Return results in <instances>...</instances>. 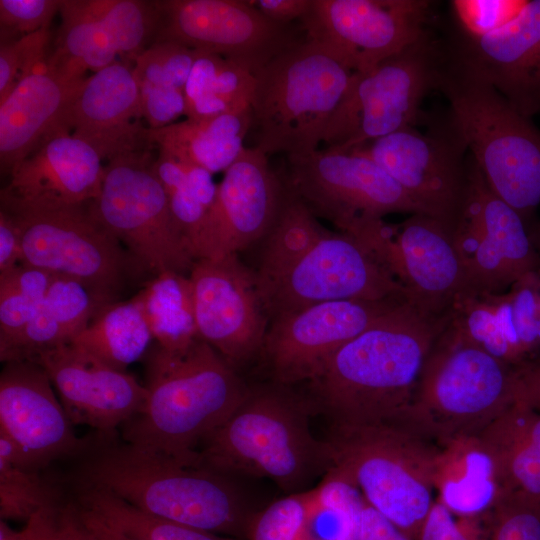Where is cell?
Here are the masks:
<instances>
[{
  "label": "cell",
  "mask_w": 540,
  "mask_h": 540,
  "mask_svg": "<svg viewBox=\"0 0 540 540\" xmlns=\"http://www.w3.org/2000/svg\"><path fill=\"white\" fill-rule=\"evenodd\" d=\"M450 317L451 311L435 314L412 301L398 305L339 348L308 382L313 411L337 425L400 418Z\"/></svg>",
  "instance_id": "obj_1"
},
{
  "label": "cell",
  "mask_w": 540,
  "mask_h": 540,
  "mask_svg": "<svg viewBox=\"0 0 540 540\" xmlns=\"http://www.w3.org/2000/svg\"><path fill=\"white\" fill-rule=\"evenodd\" d=\"M69 482L101 488L152 515L221 535L247 537L252 507L237 477L95 432Z\"/></svg>",
  "instance_id": "obj_2"
},
{
  "label": "cell",
  "mask_w": 540,
  "mask_h": 540,
  "mask_svg": "<svg viewBox=\"0 0 540 540\" xmlns=\"http://www.w3.org/2000/svg\"><path fill=\"white\" fill-rule=\"evenodd\" d=\"M144 359L147 399L122 426L123 440L198 463L202 442L236 409L249 387L201 338L173 350L156 344Z\"/></svg>",
  "instance_id": "obj_3"
},
{
  "label": "cell",
  "mask_w": 540,
  "mask_h": 540,
  "mask_svg": "<svg viewBox=\"0 0 540 540\" xmlns=\"http://www.w3.org/2000/svg\"><path fill=\"white\" fill-rule=\"evenodd\" d=\"M308 399L272 384L250 388L200 445L198 462L234 477L266 478L287 494L307 490L331 466L326 440L314 437Z\"/></svg>",
  "instance_id": "obj_4"
},
{
  "label": "cell",
  "mask_w": 540,
  "mask_h": 540,
  "mask_svg": "<svg viewBox=\"0 0 540 540\" xmlns=\"http://www.w3.org/2000/svg\"><path fill=\"white\" fill-rule=\"evenodd\" d=\"M487 185L530 225L540 207V129L445 45L437 89Z\"/></svg>",
  "instance_id": "obj_5"
},
{
  "label": "cell",
  "mask_w": 540,
  "mask_h": 540,
  "mask_svg": "<svg viewBox=\"0 0 540 540\" xmlns=\"http://www.w3.org/2000/svg\"><path fill=\"white\" fill-rule=\"evenodd\" d=\"M332 471L355 485L365 501L409 540L434 504L439 446L396 418L367 424H331L326 439Z\"/></svg>",
  "instance_id": "obj_6"
},
{
  "label": "cell",
  "mask_w": 540,
  "mask_h": 540,
  "mask_svg": "<svg viewBox=\"0 0 540 540\" xmlns=\"http://www.w3.org/2000/svg\"><path fill=\"white\" fill-rule=\"evenodd\" d=\"M353 73L334 50L307 38L275 56L255 75V147L266 155L318 149Z\"/></svg>",
  "instance_id": "obj_7"
},
{
  "label": "cell",
  "mask_w": 540,
  "mask_h": 540,
  "mask_svg": "<svg viewBox=\"0 0 540 540\" xmlns=\"http://www.w3.org/2000/svg\"><path fill=\"white\" fill-rule=\"evenodd\" d=\"M515 400L514 367L447 326L400 419L442 444L459 435L478 434Z\"/></svg>",
  "instance_id": "obj_8"
},
{
  "label": "cell",
  "mask_w": 540,
  "mask_h": 540,
  "mask_svg": "<svg viewBox=\"0 0 540 540\" xmlns=\"http://www.w3.org/2000/svg\"><path fill=\"white\" fill-rule=\"evenodd\" d=\"M445 44L427 30L400 52L352 74L323 136L325 148L350 151L408 126L437 89Z\"/></svg>",
  "instance_id": "obj_9"
},
{
  "label": "cell",
  "mask_w": 540,
  "mask_h": 540,
  "mask_svg": "<svg viewBox=\"0 0 540 540\" xmlns=\"http://www.w3.org/2000/svg\"><path fill=\"white\" fill-rule=\"evenodd\" d=\"M152 148L108 160L91 208L144 272L152 277L166 271L189 275L196 258L155 174Z\"/></svg>",
  "instance_id": "obj_10"
},
{
  "label": "cell",
  "mask_w": 540,
  "mask_h": 540,
  "mask_svg": "<svg viewBox=\"0 0 540 540\" xmlns=\"http://www.w3.org/2000/svg\"><path fill=\"white\" fill-rule=\"evenodd\" d=\"M10 214L20 230L23 263L81 282L102 305L119 301L144 272L94 215L91 201Z\"/></svg>",
  "instance_id": "obj_11"
},
{
  "label": "cell",
  "mask_w": 540,
  "mask_h": 540,
  "mask_svg": "<svg viewBox=\"0 0 540 540\" xmlns=\"http://www.w3.org/2000/svg\"><path fill=\"white\" fill-rule=\"evenodd\" d=\"M343 233L360 243L412 302L429 312L447 314L459 297L469 294L452 227L439 219L420 213L399 224L363 218Z\"/></svg>",
  "instance_id": "obj_12"
},
{
  "label": "cell",
  "mask_w": 540,
  "mask_h": 540,
  "mask_svg": "<svg viewBox=\"0 0 540 540\" xmlns=\"http://www.w3.org/2000/svg\"><path fill=\"white\" fill-rule=\"evenodd\" d=\"M452 237L471 295L505 292L540 270L528 223L492 192L471 156L467 192Z\"/></svg>",
  "instance_id": "obj_13"
},
{
  "label": "cell",
  "mask_w": 540,
  "mask_h": 540,
  "mask_svg": "<svg viewBox=\"0 0 540 540\" xmlns=\"http://www.w3.org/2000/svg\"><path fill=\"white\" fill-rule=\"evenodd\" d=\"M287 159V191L341 232L363 218L423 214L384 169L358 151L324 148Z\"/></svg>",
  "instance_id": "obj_14"
},
{
  "label": "cell",
  "mask_w": 540,
  "mask_h": 540,
  "mask_svg": "<svg viewBox=\"0 0 540 540\" xmlns=\"http://www.w3.org/2000/svg\"><path fill=\"white\" fill-rule=\"evenodd\" d=\"M259 291L270 320L329 301H411L404 287L360 243L328 230L302 259L260 285Z\"/></svg>",
  "instance_id": "obj_15"
},
{
  "label": "cell",
  "mask_w": 540,
  "mask_h": 540,
  "mask_svg": "<svg viewBox=\"0 0 540 540\" xmlns=\"http://www.w3.org/2000/svg\"><path fill=\"white\" fill-rule=\"evenodd\" d=\"M353 150L384 169L421 213L454 225L467 192L470 155L448 116L426 131L408 126Z\"/></svg>",
  "instance_id": "obj_16"
},
{
  "label": "cell",
  "mask_w": 540,
  "mask_h": 540,
  "mask_svg": "<svg viewBox=\"0 0 540 540\" xmlns=\"http://www.w3.org/2000/svg\"><path fill=\"white\" fill-rule=\"evenodd\" d=\"M154 42L173 41L215 53L256 75L300 41L290 24L275 22L244 0H157Z\"/></svg>",
  "instance_id": "obj_17"
},
{
  "label": "cell",
  "mask_w": 540,
  "mask_h": 540,
  "mask_svg": "<svg viewBox=\"0 0 540 540\" xmlns=\"http://www.w3.org/2000/svg\"><path fill=\"white\" fill-rule=\"evenodd\" d=\"M405 301H329L272 318L260 353L274 383L312 381L339 348Z\"/></svg>",
  "instance_id": "obj_18"
},
{
  "label": "cell",
  "mask_w": 540,
  "mask_h": 540,
  "mask_svg": "<svg viewBox=\"0 0 540 540\" xmlns=\"http://www.w3.org/2000/svg\"><path fill=\"white\" fill-rule=\"evenodd\" d=\"M427 0H313L301 19L306 38L334 50L354 72L400 52L427 30Z\"/></svg>",
  "instance_id": "obj_19"
},
{
  "label": "cell",
  "mask_w": 540,
  "mask_h": 540,
  "mask_svg": "<svg viewBox=\"0 0 540 540\" xmlns=\"http://www.w3.org/2000/svg\"><path fill=\"white\" fill-rule=\"evenodd\" d=\"M189 279L199 338L234 368L260 353L269 317L256 272L232 254L196 259Z\"/></svg>",
  "instance_id": "obj_20"
},
{
  "label": "cell",
  "mask_w": 540,
  "mask_h": 540,
  "mask_svg": "<svg viewBox=\"0 0 540 540\" xmlns=\"http://www.w3.org/2000/svg\"><path fill=\"white\" fill-rule=\"evenodd\" d=\"M286 195L284 182L256 147L241 152L224 171L193 246L196 259L238 254L265 238Z\"/></svg>",
  "instance_id": "obj_21"
},
{
  "label": "cell",
  "mask_w": 540,
  "mask_h": 540,
  "mask_svg": "<svg viewBox=\"0 0 540 540\" xmlns=\"http://www.w3.org/2000/svg\"><path fill=\"white\" fill-rule=\"evenodd\" d=\"M52 382L35 361L4 363L0 375V434L25 465L42 470L57 460L76 459L90 445L73 429Z\"/></svg>",
  "instance_id": "obj_22"
},
{
  "label": "cell",
  "mask_w": 540,
  "mask_h": 540,
  "mask_svg": "<svg viewBox=\"0 0 540 540\" xmlns=\"http://www.w3.org/2000/svg\"><path fill=\"white\" fill-rule=\"evenodd\" d=\"M103 160L91 144L60 128L10 171L1 209L20 213L88 203L100 193Z\"/></svg>",
  "instance_id": "obj_23"
},
{
  "label": "cell",
  "mask_w": 540,
  "mask_h": 540,
  "mask_svg": "<svg viewBox=\"0 0 540 540\" xmlns=\"http://www.w3.org/2000/svg\"><path fill=\"white\" fill-rule=\"evenodd\" d=\"M47 373L73 424L115 434L143 408L145 385L70 343L46 350L33 360Z\"/></svg>",
  "instance_id": "obj_24"
},
{
  "label": "cell",
  "mask_w": 540,
  "mask_h": 540,
  "mask_svg": "<svg viewBox=\"0 0 540 540\" xmlns=\"http://www.w3.org/2000/svg\"><path fill=\"white\" fill-rule=\"evenodd\" d=\"M446 47L520 114L540 113V0L527 1L501 29L480 38L459 32Z\"/></svg>",
  "instance_id": "obj_25"
},
{
  "label": "cell",
  "mask_w": 540,
  "mask_h": 540,
  "mask_svg": "<svg viewBox=\"0 0 540 540\" xmlns=\"http://www.w3.org/2000/svg\"><path fill=\"white\" fill-rule=\"evenodd\" d=\"M140 91L133 63L115 61L87 76L61 128L91 144L104 160L152 147L141 123Z\"/></svg>",
  "instance_id": "obj_26"
},
{
  "label": "cell",
  "mask_w": 540,
  "mask_h": 540,
  "mask_svg": "<svg viewBox=\"0 0 540 540\" xmlns=\"http://www.w3.org/2000/svg\"><path fill=\"white\" fill-rule=\"evenodd\" d=\"M86 78L69 76L46 60L0 102L2 174L9 175L19 162L61 128L67 109Z\"/></svg>",
  "instance_id": "obj_27"
},
{
  "label": "cell",
  "mask_w": 540,
  "mask_h": 540,
  "mask_svg": "<svg viewBox=\"0 0 540 540\" xmlns=\"http://www.w3.org/2000/svg\"><path fill=\"white\" fill-rule=\"evenodd\" d=\"M434 487L457 516L489 513L504 492L496 461L478 435H459L439 445Z\"/></svg>",
  "instance_id": "obj_28"
},
{
  "label": "cell",
  "mask_w": 540,
  "mask_h": 540,
  "mask_svg": "<svg viewBox=\"0 0 540 540\" xmlns=\"http://www.w3.org/2000/svg\"><path fill=\"white\" fill-rule=\"evenodd\" d=\"M251 126L249 108L205 119L186 118L156 130L148 128V140L177 159L214 174L224 172L236 161Z\"/></svg>",
  "instance_id": "obj_29"
},
{
  "label": "cell",
  "mask_w": 540,
  "mask_h": 540,
  "mask_svg": "<svg viewBox=\"0 0 540 540\" xmlns=\"http://www.w3.org/2000/svg\"><path fill=\"white\" fill-rule=\"evenodd\" d=\"M476 435L496 461L504 492L540 500V412L516 399Z\"/></svg>",
  "instance_id": "obj_30"
},
{
  "label": "cell",
  "mask_w": 540,
  "mask_h": 540,
  "mask_svg": "<svg viewBox=\"0 0 540 540\" xmlns=\"http://www.w3.org/2000/svg\"><path fill=\"white\" fill-rule=\"evenodd\" d=\"M101 306L81 282L56 275L37 313L12 348L0 356L1 361L33 360L70 343Z\"/></svg>",
  "instance_id": "obj_31"
},
{
  "label": "cell",
  "mask_w": 540,
  "mask_h": 540,
  "mask_svg": "<svg viewBox=\"0 0 540 540\" xmlns=\"http://www.w3.org/2000/svg\"><path fill=\"white\" fill-rule=\"evenodd\" d=\"M153 336L135 297L102 305L70 342L104 364L121 371L144 358Z\"/></svg>",
  "instance_id": "obj_32"
},
{
  "label": "cell",
  "mask_w": 540,
  "mask_h": 540,
  "mask_svg": "<svg viewBox=\"0 0 540 540\" xmlns=\"http://www.w3.org/2000/svg\"><path fill=\"white\" fill-rule=\"evenodd\" d=\"M255 83V75L238 63L197 51L184 89L185 116L205 119L249 109Z\"/></svg>",
  "instance_id": "obj_33"
},
{
  "label": "cell",
  "mask_w": 540,
  "mask_h": 540,
  "mask_svg": "<svg viewBox=\"0 0 540 540\" xmlns=\"http://www.w3.org/2000/svg\"><path fill=\"white\" fill-rule=\"evenodd\" d=\"M134 297L160 347L179 349L199 338L189 275L163 272L149 279Z\"/></svg>",
  "instance_id": "obj_34"
},
{
  "label": "cell",
  "mask_w": 540,
  "mask_h": 540,
  "mask_svg": "<svg viewBox=\"0 0 540 540\" xmlns=\"http://www.w3.org/2000/svg\"><path fill=\"white\" fill-rule=\"evenodd\" d=\"M61 24L54 49L47 63L59 71L75 77L86 78V72H97L116 61L119 55L107 28L85 13L77 0H62Z\"/></svg>",
  "instance_id": "obj_35"
},
{
  "label": "cell",
  "mask_w": 540,
  "mask_h": 540,
  "mask_svg": "<svg viewBox=\"0 0 540 540\" xmlns=\"http://www.w3.org/2000/svg\"><path fill=\"white\" fill-rule=\"evenodd\" d=\"M71 486L76 503L135 540H242L152 515L101 488Z\"/></svg>",
  "instance_id": "obj_36"
},
{
  "label": "cell",
  "mask_w": 540,
  "mask_h": 540,
  "mask_svg": "<svg viewBox=\"0 0 540 540\" xmlns=\"http://www.w3.org/2000/svg\"><path fill=\"white\" fill-rule=\"evenodd\" d=\"M326 231L311 210L286 189L277 218L265 236L256 272L258 285L285 273L316 245Z\"/></svg>",
  "instance_id": "obj_37"
},
{
  "label": "cell",
  "mask_w": 540,
  "mask_h": 540,
  "mask_svg": "<svg viewBox=\"0 0 540 540\" xmlns=\"http://www.w3.org/2000/svg\"><path fill=\"white\" fill-rule=\"evenodd\" d=\"M484 296L508 345L511 366L540 357V270L525 275L507 292Z\"/></svg>",
  "instance_id": "obj_38"
},
{
  "label": "cell",
  "mask_w": 540,
  "mask_h": 540,
  "mask_svg": "<svg viewBox=\"0 0 540 540\" xmlns=\"http://www.w3.org/2000/svg\"><path fill=\"white\" fill-rule=\"evenodd\" d=\"M41 470L22 463L13 445L0 434V517L25 521L62 498L57 486L45 479Z\"/></svg>",
  "instance_id": "obj_39"
},
{
  "label": "cell",
  "mask_w": 540,
  "mask_h": 540,
  "mask_svg": "<svg viewBox=\"0 0 540 540\" xmlns=\"http://www.w3.org/2000/svg\"><path fill=\"white\" fill-rule=\"evenodd\" d=\"M55 276L23 262L0 273V356L35 316Z\"/></svg>",
  "instance_id": "obj_40"
},
{
  "label": "cell",
  "mask_w": 540,
  "mask_h": 540,
  "mask_svg": "<svg viewBox=\"0 0 540 540\" xmlns=\"http://www.w3.org/2000/svg\"><path fill=\"white\" fill-rule=\"evenodd\" d=\"M365 499L359 489L328 471L314 487L307 540H357Z\"/></svg>",
  "instance_id": "obj_41"
},
{
  "label": "cell",
  "mask_w": 540,
  "mask_h": 540,
  "mask_svg": "<svg viewBox=\"0 0 540 540\" xmlns=\"http://www.w3.org/2000/svg\"><path fill=\"white\" fill-rule=\"evenodd\" d=\"M77 3L107 28L124 61L134 63L153 43L158 22L154 1L77 0Z\"/></svg>",
  "instance_id": "obj_42"
},
{
  "label": "cell",
  "mask_w": 540,
  "mask_h": 540,
  "mask_svg": "<svg viewBox=\"0 0 540 540\" xmlns=\"http://www.w3.org/2000/svg\"><path fill=\"white\" fill-rule=\"evenodd\" d=\"M156 149L155 174L165 189L173 217L193 251L207 208L191 188L183 162L161 148Z\"/></svg>",
  "instance_id": "obj_43"
},
{
  "label": "cell",
  "mask_w": 540,
  "mask_h": 540,
  "mask_svg": "<svg viewBox=\"0 0 540 540\" xmlns=\"http://www.w3.org/2000/svg\"><path fill=\"white\" fill-rule=\"evenodd\" d=\"M314 488L287 494L258 511L250 523L248 540H307Z\"/></svg>",
  "instance_id": "obj_44"
},
{
  "label": "cell",
  "mask_w": 540,
  "mask_h": 540,
  "mask_svg": "<svg viewBox=\"0 0 540 540\" xmlns=\"http://www.w3.org/2000/svg\"><path fill=\"white\" fill-rule=\"evenodd\" d=\"M197 51L173 41H157L134 61L138 85L174 87L184 92Z\"/></svg>",
  "instance_id": "obj_45"
},
{
  "label": "cell",
  "mask_w": 540,
  "mask_h": 540,
  "mask_svg": "<svg viewBox=\"0 0 540 540\" xmlns=\"http://www.w3.org/2000/svg\"><path fill=\"white\" fill-rule=\"evenodd\" d=\"M490 514L487 540H540V500L505 492Z\"/></svg>",
  "instance_id": "obj_46"
},
{
  "label": "cell",
  "mask_w": 540,
  "mask_h": 540,
  "mask_svg": "<svg viewBox=\"0 0 540 540\" xmlns=\"http://www.w3.org/2000/svg\"><path fill=\"white\" fill-rule=\"evenodd\" d=\"M50 29H42L0 45V102L19 81L48 58Z\"/></svg>",
  "instance_id": "obj_47"
},
{
  "label": "cell",
  "mask_w": 540,
  "mask_h": 540,
  "mask_svg": "<svg viewBox=\"0 0 540 540\" xmlns=\"http://www.w3.org/2000/svg\"><path fill=\"white\" fill-rule=\"evenodd\" d=\"M450 3L460 32L480 38L506 26L519 15L527 1L453 0Z\"/></svg>",
  "instance_id": "obj_48"
},
{
  "label": "cell",
  "mask_w": 540,
  "mask_h": 540,
  "mask_svg": "<svg viewBox=\"0 0 540 540\" xmlns=\"http://www.w3.org/2000/svg\"><path fill=\"white\" fill-rule=\"evenodd\" d=\"M28 540H97L84 522L76 503L64 501L36 513L25 526Z\"/></svg>",
  "instance_id": "obj_49"
},
{
  "label": "cell",
  "mask_w": 540,
  "mask_h": 540,
  "mask_svg": "<svg viewBox=\"0 0 540 540\" xmlns=\"http://www.w3.org/2000/svg\"><path fill=\"white\" fill-rule=\"evenodd\" d=\"M62 0H0L1 43L48 29Z\"/></svg>",
  "instance_id": "obj_50"
},
{
  "label": "cell",
  "mask_w": 540,
  "mask_h": 540,
  "mask_svg": "<svg viewBox=\"0 0 540 540\" xmlns=\"http://www.w3.org/2000/svg\"><path fill=\"white\" fill-rule=\"evenodd\" d=\"M478 516L453 514L439 501L434 502L426 516L416 540H483V530Z\"/></svg>",
  "instance_id": "obj_51"
},
{
  "label": "cell",
  "mask_w": 540,
  "mask_h": 540,
  "mask_svg": "<svg viewBox=\"0 0 540 540\" xmlns=\"http://www.w3.org/2000/svg\"><path fill=\"white\" fill-rule=\"evenodd\" d=\"M142 117L150 130L168 126L185 115L184 92L169 86L140 84Z\"/></svg>",
  "instance_id": "obj_52"
},
{
  "label": "cell",
  "mask_w": 540,
  "mask_h": 540,
  "mask_svg": "<svg viewBox=\"0 0 540 540\" xmlns=\"http://www.w3.org/2000/svg\"><path fill=\"white\" fill-rule=\"evenodd\" d=\"M357 540H409L394 524L366 501L361 510Z\"/></svg>",
  "instance_id": "obj_53"
},
{
  "label": "cell",
  "mask_w": 540,
  "mask_h": 540,
  "mask_svg": "<svg viewBox=\"0 0 540 540\" xmlns=\"http://www.w3.org/2000/svg\"><path fill=\"white\" fill-rule=\"evenodd\" d=\"M22 263V245L19 227L14 217L0 210V273Z\"/></svg>",
  "instance_id": "obj_54"
},
{
  "label": "cell",
  "mask_w": 540,
  "mask_h": 540,
  "mask_svg": "<svg viewBox=\"0 0 540 540\" xmlns=\"http://www.w3.org/2000/svg\"><path fill=\"white\" fill-rule=\"evenodd\" d=\"M516 399L540 412V357L514 367Z\"/></svg>",
  "instance_id": "obj_55"
},
{
  "label": "cell",
  "mask_w": 540,
  "mask_h": 540,
  "mask_svg": "<svg viewBox=\"0 0 540 540\" xmlns=\"http://www.w3.org/2000/svg\"><path fill=\"white\" fill-rule=\"evenodd\" d=\"M313 0H251L250 5L267 18L284 24L301 20L311 9Z\"/></svg>",
  "instance_id": "obj_56"
},
{
  "label": "cell",
  "mask_w": 540,
  "mask_h": 540,
  "mask_svg": "<svg viewBox=\"0 0 540 540\" xmlns=\"http://www.w3.org/2000/svg\"><path fill=\"white\" fill-rule=\"evenodd\" d=\"M76 505L84 522L97 540H135L109 526L87 508L79 505L78 503H76Z\"/></svg>",
  "instance_id": "obj_57"
},
{
  "label": "cell",
  "mask_w": 540,
  "mask_h": 540,
  "mask_svg": "<svg viewBox=\"0 0 540 540\" xmlns=\"http://www.w3.org/2000/svg\"><path fill=\"white\" fill-rule=\"evenodd\" d=\"M0 540H28V532L26 528L13 530L5 520H0Z\"/></svg>",
  "instance_id": "obj_58"
},
{
  "label": "cell",
  "mask_w": 540,
  "mask_h": 540,
  "mask_svg": "<svg viewBox=\"0 0 540 540\" xmlns=\"http://www.w3.org/2000/svg\"><path fill=\"white\" fill-rule=\"evenodd\" d=\"M529 232L533 244L540 255V221L536 220L529 225Z\"/></svg>",
  "instance_id": "obj_59"
}]
</instances>
